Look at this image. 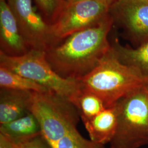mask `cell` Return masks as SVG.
<instances>
[{
  "label": "cell",
  "mask_w": 148,
  "mask_h": 148,
  "mask_svg": "<svg viewBox=\"0 0 148 148\" xmlns=\"http://www.w3.org/2000/svg\"><path fill=\"white\" fill-rule=\"evenodd\" d=\"M113 21L109 15L98 25L74 33L46 51L53 70L62 78L74 80L89 74L111 48L108 36Z\"/></svg>",
  "instance_id": "1"
},
{
  "label": "cell",
  "mask_w": 148,
  "mask_h": 148,
  "mask_svg": "<svg viewBox=\"0 0 148 148\" xmlns=\"http://www.w3.org/2000/svg\"><path fill=\"white\" fill-rule=\"evenodd\" d=\"M0 52L12 57L29 50L19 30L15 17L7 1L0 0Z\"/></svg>",
  "instance_id": "8"
},
{
  "label": "cell",
  "mask_w": 148,
  "mask_h": 148,
  "mask_svg": "<svg viewBox=\"0 0 148 148\" xmlns=\"http://www.w3.org/2000/svg\"><path fill=\"white\" fill-rule=\"evenodd\" d=\"M11 142L12 148H52L42 134L21 140H11Z\"/></svg>",
  "instance_id": "17"
},
{
  "label": "cell",
  "mask_w": 148,
  "mask_h": 148,
  "mask_svg": "<svg viewBox=\"0 0 148 148\" xmlns=\"http://www.w3.org/2000/svg\"><path fill=\"white\" fill-rule=\"evenodd\" d=\"M0 66L44 86L73 104L81 90L78 80L64 79L53 70L47 60L45 51L30 49L16 57L0 52Z\"/></svg>",
  "instance_id": "3"
},
{
  "label": "cell",
  "mask_w": 148,
  "mask_h": 148,
  "mask_svg": "<svg viewBox=\"0 0 148 148\" xmlns=\"http://www.w3.org/2000/svg\"><path fill=\"white\" fill-rule=\"evenodd\" d=\"M0 148H12L11 140L5 135L0 133Z\"/></svg>",
  "instance_id": "18"
},
{
  "label": "cell",
  "mask_w": 148,
  "mask_h": 148,
  "mask_svg": "<svg viewBox=\"0 0 148 148\" xmlns=\"http://www.w3.org/2000/svg\"><path fill=\"white\" fill-rule=\"evenodd\" d=\"M111 46L121 63L136 69L145 79L148 78V41L137 48L123 46L117 40Z\"/></svg>",
  "instance_id": "12"
},
{
  "label": "cell",
  "mask_w": 148,
  "mask_h": 148,
  "mask_svg": "<svg viewBox=\"0 0 148 148\" xmlns=\"http://www.w3.org/2000/svg\"><path fill=\"white\" fill-rule=\"evenodd\" d=\"M79 1H82V0H69L67 3H73V2H75Z\"/></svg>",
  "instance_id": "20"
},
{
  "label": "cell",
  "mask_w": 148,
  "mask_h": 148,
  "mask_svg": "<svg viewBox=\"0 0 148 148\" xmlns=\"http://www.w3.org/2000/svg\"><path fill=\"white\" fill-rule=\"evenodd\" d=\"M115 1V0H113V1ZM146 1H148V0H146Z\"/></svg>",
  "instance_id": "23"
},
{
  "label": "cell",
  "mask_w": 148,
  "mask_h": 148,
  "mask_svg": "<svg viewBox=\"0 0 148 148\" xmlns=\"http://www.w3.org/2000/svg\"><path fill=\"white\" fill-rule=\"evenodd\" d=\"M0 87L1 88L38 93L51 91L31 79L2 66H0Z\"/></svg>",
  "instance_id": "13"
},
{
  "label": "cell",
  "mask_w": 148,
  "mask_h": 148,
  "mask_svg": "<svg viewBox=\"0 0 148 148\" xmlns=\"http://www.w3.org/2000/svg\"><path fill=\"white\" fill-rule=\"evenodd\" d=\"M113 0H82L68 3L49 25L55 46L74 33L94 27L110 15Z\"/></svg>",
  "instance_id": "5"
},
{
  "label": "cell",
  "mask_w": 148,
  "mask_h": 148,
  "mask_svg": "<svg viewBox=\"0 0 148 148\" xmlns=\"http://www.w3.org/2000/svg\"><path fill=\"white\" fill-rule=\"evenodd\" d=\"M7 3L29 50L46 52L55 46L50 25L35 11L32 0H8Z\"/></svg>",
  "instance_id": "6"
},
{
  "label": "cell",
  "mask_w": 148,
  "mask_h": 148,
  "mask_svg": "<svg viewBox=\"0 0 148 148\" xmlns=\"http://www.w3.org/2000/svg\"><path fill=\"white\" fill-rule=\"evenodd\" d=\"M4 1H7V2L8 0H4Z\"/></svg>",
  "instance_id": "21"
},
{
  "label": "cell",
  "mask_w": 148,
  "mask_h": 148,
  "mask_svg": "<svg viewBox=\"0 0 148 148\" xmlns=\"http://www.w3.org/2000/svg\"><path fill=\"white\" fill-rule=\"evenodd\" d=\"M110 13L113 21L122 24L133 35L148 38V1L115 0Z\"/></svg>",
  "instance_id": "7"
},
{
  "label": "cell",
  "mask_w": 148,
  "mask_h": 148,
  "mask_svg": "<svg viewBox=\"0 0 148 148\" xmlns=\"http://www.w3.org/2000/svg\"><path fill=\"white\" fill-rule=\"evenodd\" d=\"M77 80L82 90L98 95L109 108L143 86L145 78L136 69L121 63L111 46L95 68Z\"/></svg>",
  "instance_id": "2"
},
{
  "label": "cell",
  "mask_w": 148,
  "mask_h": 148,
  "mask_svg": "<svg viewBox=\"0 0 148 148\" xmlns=\"http://www.w3.org/2000/svg\"><path fill=\"white\" fill-rule=\"evenodd\" d=\"M42 16L49 25L52 24L67 5L66 0H35Z\"/></svg>",
  "instance_id": "15"
},
{
  "label": "cell",
  "mask_w": 148,
  "mask_h": 148,
  "mask_svg": "<svg viewBox=\"0 0 148 148\" xmlns=\"http://www.w3.org/2000/svg\"><path fill=\"white\" fill-rule=\"evenodd\" d=\"M66 1H67V2H68V1L69 0H66Z\"/></svg>",
  "instance_id": "22"
},
{
  "label": "cell",
  "mask_w": 148,
  "mask_h": 148,
  "mask_svg": "<svg viewBox=\"0 0 148 148\" xmlns=\"http://www.w3.org/2000/svg\"><path fill=\"white\" fill-rule=\"evenodd\" d=\"M34 92L0 89V125L5 124L30 111Z\"/></svg>",
  "instance_id": "10"
},
{
  "label": "cell",
  "mask_w": 148,
  "mask_h": 148,
  "mask_svg": "<svg viewBox=\"0 0 148 148\" xmlns=\"http://www.w3.org/2000/svg\"><path fill=\"white\" fill-rule=\"evenodd\" d=\"M54 148H106L104 145L97 144L83 137L77 128L62 138Z\"/></svg>",
  "instance_id": "16"
},
{
  "label": "cell",
  "mask_w": 148,
  "mask_h": 148,
  "mask_svg": "<svg viewBox=\"0 0 148 148\" xmlns=\"http://www.w3.org/2000/svg\"><path fill=\"white\" fill-rule=\"evenodd\" d=\"M116 106L117 126L110 148H139L148 144V93L144 86Z\"/></svg>",
  "instance_id": "4"
},
{
  "label": "cell",
  "mask_w": 148,
  "mask_h": 148,
  "mask_svg": "<svg viewBox=\"0 0 148 148\" xmlns=\"http://www.w3.org/2000/svg\"><path fill=\"white\" fill-rule=\"evenodd\" d=\"M117 110L116 104L106 108L91 119L82 120L90 140L104 145L110 143L116 131Z\"/></svg>",
  "instance_id": "9"
},
{
  "label": "cell",
  "mask_w": 148,
  "mask_h": 148,
  "mask_svg": "<svg viewBox=\"0 0 148 148\" xmlns=\"http://www.w3.org/2000/svg\"><path fill=\"white\" fill-rule=\"evenodd\" d=\"M73 104L77 109L82 120L91 119L106 108L98 95L82 89Z\"/></svg>",
  "instance_id": "14"
},
{
  "label": "cell",
  "mask_w": 148,
  "mask_h": 148,
  "mask_svg": "<svg viewBox=\"0 0 148 148\" xmlns=\"http://www.w3.org/2000/svg\"><path fill=\"white\" fill-rule=\"evenodd\" d=\"M0 133L12 140H21L41 134L38 120L31 111L16 120L0 125Z\"/></svg>",
  "instance_id": "11"
},
{
  "label": "cell",
  "mask_w": 148,
  "mask_h": 148,
  "mask_svg": "<svg viewBox=\"0 0 148 148\" xmlns=\"http://www.w3.org/2000/svg\"><path fill=\"white\" fill-rule=\"evenodd\" d=\"M144 87L145 88V90H147V92L148 93V78L145 79V81H144Z\"/></svg>",
  "instance_id": "19"
}]
</instances>
